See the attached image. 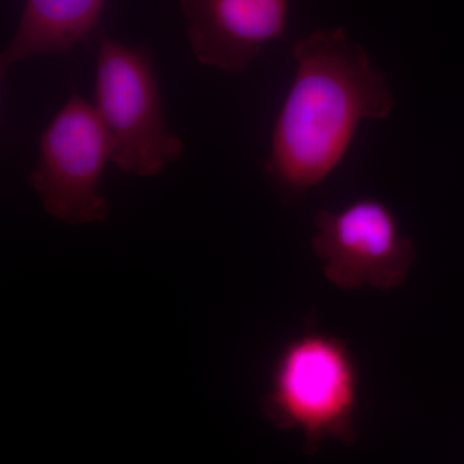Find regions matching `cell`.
Listing matches in <instances>:
<instances>
[{"mask_svg":"<svg viewBox=\"0 0 464 464\" xmlns=\"http://www.w3.org/2000/svg\"><path fill=\"white\" fill-rule=\"evenodd\" d=\"M297 74L276 121L266 170L279 190L297 197L331 176L366 119L395 108L386 78L344 27L317 30L295 43Z\"/></svg>","mask_w":464,"mask_h":464,"instance_id":"6da1fadb","label":"cell"},{"mask_svg":"<svg viewBox=\"0 0 464 464\" xmlns=\"http://www.w3.org/2000/svg\"><path fill=\"white\" fill-rule=\"evenodd\" d=\"M359 373L346 342L322 333L290 341L275 362L264 414L280 430H297L306 453L326 440L355 444Z\"/></svg>","mask_w":464,"mask_h":464,"instance_id":"7a4b0ae2","label":"cell"},{"mask_svg":"<svg viewBox=\"0 0 464 464\" xmlns=\"http://www.w3.org/2000/svg\"><path fill=\"white\" fill-rule=\"evenodd\" d=\"M96 54L94 106L111 139V161L127 174L157 176L186 146L168 132L149 47H127L102 35Z\"/></svg>","mask_w":464,"mask_h":464,"instance_id":"3957f363","label":"cell"},{"mask_svg":"<svg viewBox=\"0 0 464 464\" xmlns=\"http://www.w3.org/2000/svg\"><path fill=\"white\" fill-rule=\"evenodd\" d=\"M111 155L96 106L72 92L39 139L38 164L29 177L45 212L69 225L105 221L109 204L100 179Z\"/></svg>","mask_w":464,"mask_h":464,"instance_id":"277c9868","label":"cell"},{"mask_svg":"<svg viewBox=\"0 0 464 464\" xmlns=\"http://www.w3.org/2000/svg\"><path fill=\"white\" fill-rule=\"evenodd\" d=\"M311 244L326 279L343 290L398 288L417 255L392 210L372 198L320 210Z\"/></svg>","mask_w":464,"mask_h":464,"instance_id":"5b68a950","label":"cell"},{"mask_svg":"<svg viewBox=\"0 0 464 464\" xmlns=\"http://www.w3.org/2000/svg\"><path fill=\"white\" fill-rule=\"evenodd\" d=\"M181 9L201 65L240 74L265 44L283 38L288 0H181Z\"/></svg>","mask_w":464,"mask_h":464,"instance_id":"8992f818","label":"cell"},{"mask_svg":"<svg viewBox=\"0 0 464 464\" xmlns=\"http://www.w3.org/2000/svg\"><path fill=\"white\" fill-rule=\"evenodd\" d=\"M106 0H26L14 39L2 52V74L39 54H69L97 32Z\"/></svg>","mask_w":464,"mask_h":464,"instance_id":"52a82bcc","label":"cell"}]
</instances>
